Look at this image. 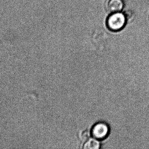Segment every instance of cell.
<instances>
[{
    "instance_id": "cell-2",
    "label": "cell",
    "mask_w": 149,
    "mask_h": 149,
    "mask_svg": "<svg viewBox=\"0 0 149 149\" xmlns=\"http://www.w3.org/2000/svg\"><path fill=\"white\" fill-rule=\"evenodd\" d=\"M109 131V126L107 123L100 122L93 126L91 133L94 138L98 140H102L108 136Z\"/></svg>"
},
{
    "instance_id": "cell-5",
    "label": "cell",
    "mask_w": 149,
    "mask_h": 149,
    "mask_svg": "<svg viewBox=\"0 0 149 149\" xmlns=\"http://www.w3.org/2000/svg\"><path fill=\"white\" fill-rule=\"evenodd\" d=\"M90 134H91V132H89L87 129L84 130L81 133V139L83 141H86V140H88L90 137Z\"/></svg>"
},
{
    "instance_id": "cell-4",
    "label": "cell",
    "mask_w": 149,
    "mask_h": 149,
    "mask_svg": "<svg viewBox=\"0 0 149 149\" xmlns=\"http://www.w3.org/2000/svg\"><path fill=\"white\" fill-rule=\"evenodd\" d=\"M101 144L99 140L92 138L88 140L83 146L85 149H98L100 148Z\"/></svg>"
},
{
    "instance_id": "cell-1",
    "label": "cell",
    "mask_w": 149,
    "mask_h": 149,
    "mask_svg": "<svg viewBox=\"0 0 149 149\" xmlns=\"http://www.w3.org/2000/svg\"><path fill=\"white\" fill-rule=\"evenodd\" d=\"M127 21L124 14L120 12L112 13L108 17L107 25L109 29L118 31L123 29Z\"/></svg>"
},
{
    "instance_id": "cell-3",
    "label": "cell",
    "mask_w": 149,
    "mask_h": 149,
    "mask_svg": "<svg viewBox=\"0 0 149 149\" xmlns=\"http://www.w3.org/2000/svg\"><path fill=\"white\" fill-rule=\"evenodd\" d=\"M123 0H110L108 4V9L112 13L120 12L124 7Z\"/></svg>"
},
{
    "instance_id": "cell-6",
    "label": "cell",
    "mask_w": 149,
    "mask_h": 149,
    "mask_svg": "<svg viewBox=\"0 0 149 149\" xmlns=\"http://www.w3.org/2000/svg\"><path fill=\"white\" fill-rule=\"evenodd\" d=\"M127 22H130L134 17V13L130 10H127L124 13Z\"/></svg>"
}]
</instances>
